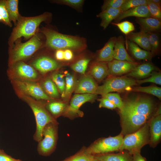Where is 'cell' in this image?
<instances>
[{"label": "cell", "instance_id": "cell-1", "mask_svg": "<svg viewBox=\"0 0 161 161\" xmlns=\"http://www.w3.org/2000/svg\"><path fill=\"white\" fill-rule=\"evenodd\" d=\"M120 111V121L123 136L133 133L148 122L157 109L152 100L148 97H137L123 101Z\"/></svg>", "mask_w": 161, "mask_h": 161}, {"label": "cell", "instance_id": "cell-2", "mask_svg": "<svg viewBox=\"0 0 161 161\" xmlns=\"http://www.w3.org/2000/svg\"><path fill=\"white\" fill-rule=\"evenodd\" d=\"M41 32L45 37V46L50 49L80 51L87 46L86 40L82 38L64 34L46 27Z\"/></svg>", "mask_w": 161, "mask_h": 161}, {"label": "cell", "instance_id": "cell-3", "mask_svg": "<svg viewBox=\"0 0 161 161\" xmlns=\"http://www.w3.org/2000/svg\"><path fill=\"white\" fill-rule=\"evenodd\" d=\"M51 16L49 13L46 12L33 17H26L21 16L13 29L8 41L9 47L21 37L25 39L30 38L38 32V27L43 22L48 20Z\"/></svg>", "mask_w": 161, "mask_h": 161}, {"label": "cell", "instance_id": "cell-4", "mask_svg": "<svg viewBox=\"0 0 161 161\" xmlns=\"http://www.w3.org/2000/svg\"><path fill=\"white\" fill-rule=\"evenodd\" d=\"M20 39L9 47V66L30 57L43 46L41 35L38 32L25 42L22 43Z\"/></svg>", "mask_w": 161, "mask_h": 161}, {"label": "cell", "instance_id": "cell-5", "mask_svg": "<svg viewBox=\"0 0 161 161\" xmlns=\"http://www.w3.org/2000/svg\"><path fill=\"white\" fill-rule=\"evenodd\" d=\"M18 92L20 96L31 108L34 115L36 129L33 138L38 142L43 138V131L45 126L50 123L57 124V122L41 103L19 91Z\"/></svg>", "mask_w": 161, "mask_h": 161}, {"label": "cell", "instance_id": "cell-6", "mask_svg": "<svg viewBox=\"0 0 161 161\" xmlns=\"http://www.w3.org/2000/svg\"><path fill=\"white\" fill-rule=\"evenodd\" d=\"M150 139L148 122L137 131L123 137L119 151L126 150L131 155L135 152H140L144 146L149 144Z\"/></svg>", "mask_w": 161, "mask_h": 161}, {"label": "cell", "instance_id": "cell-7", "mask_svg": "<svg viewBox=\"0 0 161 161\" xmlns=\"http://www.w3.org/2000/svg\"><path fill=\"white\" fill-rule=\"evenodd\" d=\"M137 84L136 80L130 77L113 76L108 78L102 85L98 86L95 94L102 95L111 92H122L128 91Z\"/></svg>", "mask_w": 161, "mask_h": 161}, {"label": "cell", "instance_id": "cell-8", "mask_svg": "<svg viewBox=\"0 0 161 161\" xmlns=\"http://www.w3.org/2000/svg\"><path fill=\"white\" fill-rule=\"evenodd\" d=\"M123 137V134L120 133L115 136L101 139L88 148L86 153L93 155L119 151Z\"/></svg>", "mask_w": 161, "mask_h": 161}, {"label": "cell", "instance_id": "cell-9", "mask_svg": "<svg viewBox=\"0 0 161 161\" xmlns=\"http://www.w3.org/2000/svg\"><path fill=\"white\" fill-rule=\"evenodd\" d=\"M57 124H47L43 131V138L38 142L37 147L38 153L47 155L52 152L55 148L57 138Z\"/></svg>", "mask_w": 161, "mask_h": 161}, {"label": "cell", "instance_id": "cell-10", "mask_svg": "<svg viewBox=\"0 0 161 161\" xmlns=\"http://www.w3.org/2000/svg\"><path fill=\"white\" fill-rule=\"evenodd\" d=\"M13 83L18 91L36 100L52 99L46 94L41 86L33 81L16 79L14 80Z\"/></svg>", "mask_w": 161, "mask_h": 161}, {"label": "cell", "instance_id": "cell-11", "mask_svg": "<svg viewBox=\"0 0 161 161\" xmlns=\"http://www.w3.org/2000/svg\"><path fill=\"white\" fill-rule=\"evenodd\" d=\"M8 73H13L16 79L33 81L37 80L38 74L34 68L22 61L9 66Z\"/></svg>", "mask_w": 161, "mask_h": 161}, {"label": "cell", "instance_id": "cell-12", "mask_svg": "<svg viewBox=\"0 0 161 161\" xmlns=\"http://www.w3.org/2000/svg\"><path fill=\"white\" fill-rule=\"evenodd\" d=\"M97 96L95 94H76L72 98L64 114L70 116H81L82 114L79 110L80 106L86 102L94 101Z\"/></svg>", "mask_w": 161, "mask_h": 161}, {"label": "cell", "instance_id": "cell-13", "mask_svg": "<svg viewBox=\"0 0 161 161\" xmlns=\"http://www.w3.org/2000/svg\"><path fill=\"white\" fill-rule=\"evenodd\" d=\"M161 106L159 105L154 114L148 121L150 139L149 145L155 148L160 143L161 138Z\"/></svg>", "mask_w": 161, "mask_h": 161}, {"label": "cell", "instance_id": "cell-14", "mask_svg": "<svg viewBox=\"0 0 161 161\" xmlns=\"http://www.w3.org/2000/svg\"><path fill=\"white\" fill-rule=\"evenodd\" d=\"M139 65L135 62H131L113 59L107 63L109 75L116 76L127 74Z\"/></svg>", "mask_w": 161, "mask_h": 161}, {"label": "cell", "instance_id": "cell-15", "mask_svg": "<svg viewBox=\"0 0 161 161\" xmlns=\"http://www.w3.org/2000/svg\"><path fill=\"white\" fill-rule=\"evenodd\" d=\"M97 86L91 75H85L77 81L74 92L76 94H95Z\"/></svg>", "mask_w": 161, "mask_h": 161}, {"label": "cell", "instance_id": "cell-16", "mask_svg": "<svg viewBox=\"0 0 161 161\" xmlns=\"http://www.w3.org/2000/svg\"><path fill=\"white\" fill-rule=\"evenodd\" d=\"M32 67L42 73L55 70L59 68V63L49 57L43 56L34 60L31 64Z\"/></svg>", "mask_w": 161, "mask_h": 161}, {"label": "cell", "instance_id": "cell-17", "mask_svg": "<svg viewBox=\"0 0 161 161\" xmlns=\"http://www.w3.org/2000/svg\"><path fill=\"white\" fill-rule=\"evenodd\" d=\"M135 21L140 26V31L147 33L160 32L161 21L151 17L136 18Z\"/></svg>", "mask_w": 161, "mask_h": 161}, {"label": "cell", "instance_id": "cell-18", "mask_svg": "<svg viewBox=\"0 0 161 161\" xmlns=\"http://www.w3.org/2000/svg\"><path fill=\"white\" fill-rule=\"evenodd\" d=\"M131 16L136 18L150 17L147 5H141L121 12L114 21L115 23H118L125 18Z\"/></svg>", "mask_w": 161, "mask_h": 161}, {"label": "cell", "instance_id": "cell-19", "mask_svg": "<svg viewBox=\"0 0 161 161\" xmlns=\"http://www.w3.org/2000/svg\"><path fill=\"white\" fill-rule=\"evenodd\" d=\"M117 38L115 36L110 38L98 51L96 58L97 61L108 63L114 59V48Z\"/></svg>", "mask_w": 161, "mask_h": 161}, {"label": "cell", "instance_id": "cell-20", "mask_svg": "<svg viewBox=\"0 0 161 161\" xmlns=\"http://www.w3.org/2000/svg\"><path fill=\"white\" fill-rule=\"evenodd\" d=\"M125 44V40L123 36L120 35L117 38L114 48V59L135 62V60L127 52Z\"/></svg>", "mask_w": 161, "mask_h": 161}, {"label": "cell", "instance_id": "cell-21", "mask_svg": "<svg viewBox=\"0 0 161 161\" xmlns=\"http://www.w3.org/2000/svg\"><path fill=\"white\" fill-rule=\"evenodd\" d=\"M157 70V68L153 64L145 63L138 65L125 76L138 79L144 78L150 76L153 71Z\"/></svg>", "mask_w": 161, "mask_h": 161}, {"label": "cell", "instance_id": "cell-22", "mask_svg": "<svg viewBox=\"0 0 161 161\" xmlns=\"http://www.w3.org/2000/svg\"><path fill=\"white\" fill-rule=\"evenodd\" d=\"M125 44L127 49L131 55L137 60H150L154 55L151 51L141 49L137 44L126 39Z\"/></svg>", "mask_w": 161, "mask_h": 161}, {"label": "cell", "instance_id": "cell-23", "mask_svg": "<svg viewBox=\"0 0 161 161\" xmlns=\"http://www.w3.org/2000/svg\"><path fill=\"white\" fill-rule=\"evenodd\" d=\"M89 72L94 79L101 82L109 75L107 63L96 61L91 65Z\"/></svg>", "mask_w": 161, "mask_h": 161}, {"label": "cell", "instance_id": "cell-24", "mask_svg": "<svg viewBox=\"0 0 161 161\" xmlns=\"http://www.w3.org/2000/svg\"><path fill=\"white\" fill-rule=\"evenodd\" d=\"M94 157L99 161H132V155L127 151H123L116 154H97Z\"/></svg>", "mask_w": 161, "mask_h": 161}, {"label": "cell", "instance_id": "cell-25", "mask_svg": "<svg viewBox=\"0 0 161 161\" xmlns=\"http://www.w3.org/2000/svg\"><path fill=\"white\" fill-rule=\"evenodd\" d=\"M126 39L134 43L145 50L151 51L147 33L140 31L136 32H131L126 35Z\"/></svg>", "mask_w": 161, "mask_h": 161}, {"label": "cell", "instance_id": "cell-26", "mask_svg": "<svg viewBox=\"0 0 161 161\" xmlns=\"http://www.w3.org/2000/svg\"><path fill=\"white\" fill-rule=\"evenodd\" d=\"M121 12L119 8H108L102 11L97 15V17L100 18L101 20L100 26L105 30Z\"/></svg>", "mask_w": 161, "mask_h": 161}, {"label": "cell", "instance_id": "cell-27", "mask_svg": "<svg viewBox=\"0 0 161 161\" xmlns=\"http://www.w3.org/2000/svg\"><path fill=\"white\" fill-rule=\"evenodd\" d=\"M6 7L10 20L13 21L15 26L21 16L18 9V0H4Z\"/></svg>", "mask_w": 161, "mask_h": 161}, {"label": "cell", "instance_id": "cell-28", "mask_svg": "<svg viewBox=\"0 0 161 161\" xmlns=\"http://www.w3.org/2000/svg\"><path fill=\"white\" fill-rule=\"evenodd\" d=\"M41 87L46 94L51 98L60 97L59 92L51 79L47 78L44 80L42 83Z\"/></svg>", "mask_w": 161, "mask_h": 161}, {"label": "cell", "instance_id": "cell-29", "mask_svg": "<svg viewBox=\"0 0 161 161\" xmlns=\"http://www.w3.org/2000/svg\"><path fill=\"white\" fill-rule=\"evenodd\" d=\"M65 87L64 100L67 101L74 91L77 83L75 75L67 72L65 73Z\"/></svg>", "mask_w": 161, "mask_h": 161}, {"label": "cell", "instance_id": "cell-30", "mask_svg": "<svg viewBox=\"0 0 161 161\" xmlns=\"http://www.w3.org/2000/svg\"><path fill=\"white\" fill-rule=\"evenodd\" d=\"M45 107L54 117H57L65 113L68 106L63 102L53 101L49 103Z\"/></svg>", "mask_w": 161, "mask_h": 161}, {"label": "cell", "instance_id": "cell-31", "mask_svg": "<svg viewBox=\"0 0 161 161\" xmlns=\"http://www.w3.org/2000/svg\"><path fill=\"white\" fill-rule=\"evenodd\" d=\"M128 91L149 94L157 97L159 100L161 99V88L156 86L130 88Z\"/></svg>", "mask_w": 161, "mask_h": 161}, {"label": "cell", "instance_id": "cell-32", "mask_svg": "<svg viewBox=\"0 0 161 161\" xmlns=\"http://www.w3.org/2000/svg\"><path fill=\"white\" fill-rule=\"evenodd\" d=\"M51 79L56 86L61 97L64 98L65 87V75L58 72L55 73L52 75Z\"/></svg>", "mask_w": 161, "mask_h": 161}, {"label": "cell", "instance_id": "cell-33", "mask_svg": "<svg viewBox=\"0 0 161 161\" xmlns=\"http://www.w3.org/2000/svg\"><path fill=\"white\" fill-rule=\"evenodd\" d=\"M151 48V52L154 54L157 53L160 49V37L157 32L147 33Z\"/></svg>", "mask_w": 161, "mask_h": 161}, {"label": "cell", "instance_id": "cell-34", "mask_svg": "<svg viewBox=\"0 0 161 161\" xmlns=\"http://www.w3.org/2000/svg\"><path fill=\"white\" fill-rule=\"evenodd\" d=\"M90 61V58H82L72 64L71 65V68L72 70L77 72L84 74Z\"/></svg>", "mask_w": 161, "mask_h": 161}, {"label": "cell", "instance_id": "cell-35", "mask_svg": "<svg viewBox=\"0 0 161 161\" xmlns=\"http://www.w3.org/2000/svg\"><path fill=\"white\" fill-rule=\"evenodd\" d=\"M150 17L161 20V5L155 4L150 0H147L146 4Z\"/></svg>", "mask_w": 161, "mask_h": 161}, {"label": "cell", "instance_id": "cell-36", "mask_svg": "<svg viewBox=\"0 0 161 161\" xmlns=\"http://www.w3.org/2000/svg\"><path fill=\"white\" fill-rule=\"evenodd\" d=\"M110 100L116 106L121 110L123 106V102L120 95L117 93H109L101 95Z\"/></svg>", "mask_w": 161, "mask_h": 161}, {"label": "cell", "instance_id": "cell-37", "mask_svg": "<svg viewBox=\"0 0 161 161\" xmlns=\"http://www.w3.org/2000/svg\"><path fill=\"white\" fill-rule=\"evenodd\" d=\"M0 22L10 27L12 26L4 0H0Z\"/></svg>", "mask_w": 161, "mask_h": 161}, {"label": "cell", "instance_id": "cell-38", "mask_svg": "<svg viewBox=\"0 0 161 161\" xmlns=\"http://www.w3.org/2000/svg\"><path fill=\"white\" fill-rule=\"evenodd\" d=\"M147 0H126L120 8L121 12L138 6L146 4Z\"/></svg>", "mask_w": 161, "mask_h": 161}, {"label": "cell", "instance_id": "cell-39", "mask_svg": "<svg viewBox=\"0 0 161 161\" xmlns=\"http://www.w3.org/2000/svg\"><path fill=\"white\" fill-rule=\"evenodd\" d=\"M112 24L117 26L121 32L126 35L132 32L135 30L134 26L133 23L129 21H124L116 23H114Z\"/></svg>", "mask_w": 161, "mask_h": 161}, {"label": "cell", "instance_id": "cell-40", "mask_svg": "<svg viewBox=\"0 0 161 161\" xmlns=\"http://www.w3.org/2000/svg\"><path fill=\"white\" fill-rule=\"evenodd\" d=\"M150 76L148 78L136 80L137 83L141 84L145 83H152L159 85H161V74L160 72H152Z\"/></svg>", "mask_w": 161, "mask_h": 161}, {"label": "cell", "instance_id": "cell-41", "mask_svg": "<svg viewBox=\"0 0 161 161\" xmlns=\"http://www.w3.org/2000/svg\"><path fill=\"white\" fill-rule=\"evenodd\" d=\"M55 3L65 5L79 10L81 8L84 2L83 0H59L53 1Z\"/></svg>", "mask_w": 161, "mask_h": 161}, {"label": "cell", "instance_id": "cell-42", "mask_svg": "<svg viewBox=\"0 0 161 161\" xmlns=\"http://www.w3.org/2000/svg\"><path fill=\"white\" fill-rule=\"evenodd\" d=\"M126 0H104L101 7L103 11L107 8L119 9Z\"/></svg>", "mask_w": 161, "mask_h": 161}, {"label": "cell", "instance_id": "cell-43", "mask_svg": "<svg viewBox=\"0 0 161 161\" xmlns=\"http://www.w3.org/2000/svg\"><path fill=\"white\" fill-rule=\"evenodd\" d=\"M94 156L86 153L78 154L65 161H95Z\"/></svg>", "mask_w": 161, "mask_h": 161}, {"label": "cell", "instance_id": "cell-44", "mask_svg": "<svg viewBox=\"0 0 161 161\" xmlns=\"http://www.w3.org/2000/svg\"><path fill=\"white\" fill-rule=\"evenodd\" d=\"M100 102L99 107L106 108L109 109H115L116 108L115 106L107 99L102 97L98 99Z\"/></svg>", "mask_w": 161, "mask_h": 161}, {"label": "cell", "instance_id": "cell-45", "mask_svg": "<svg viewBox=\"0 0 161 161\" xmlns=\"http://www.w3.org/2000/svg\"><path fill=\"white\" fill-rule=\"evenodd\" d=\"M0 161H23L16 159L7 154L4 151L0 149Z\"/></svg>", "mask_w": 161, "mask_h": 161}, {"label": "cell", "instance_id": "cell-46", "mask_svg": "<svg viewBox=\"0 0 161 161\" xmlns=\"http://www.w3.org/2000/svg\"><path fill=\"white\" fill-rule=\"evenodd\" d=\"M64 60L69 61L73 57V53L72 51L70 49H66L64 50Z\"/></svg>", "mask_w": 161, "mask_h": 161}, {"label": "cell", "instance_id": "cell-47", "mask_svg": "<svg viewBox=\"0 0 161 161\" xmlns=\"http://www.w3.org/2000/svg\"><path fill=\"white\" fill-rule=\"evenodd\" d=\"M132 161H146L145 159L140 154V152H136L132 154Z\"/></svg>", "mask_w": 161, "mask_h": 161}, {"label": "cell", "instance_id": "cell-48", "mask_svg": "<svg viewBox=\"0 0 161 161\" xmlns=\"http://www.w3.org/2000/svg\"><path fill=\"white\" fill-rule=\"evenodd\" d=\"M55 56L56 59L58 60H64V50H56Z\"/></svg>", "mask_w": 161, "mask_h": 161}, {"label": "cell", "instance_id": "cell-49", "mask_svg": "<svg viewBox=\"0 0 161 161\" xmlns=\"http://www.w3.org/2000/svg\"><path fill=\"white\" fill-rule=\"evenodd\" d=\"M152 2L157 4L158 5H161V1L160 0H150Z\"/></svg>", "mask_w": 161, "mask_h": 161}, {"label": "cell", "instance_id": "cell-50", "mask_svg": "<svg viewBox=\"0 0 161 161\" xmlns=\"http://www.w3.org/2000/svg\"><path fill=\"white\" fill-rule=\"evenodd\" d=\"M95 161H97V160H95Z\"/></svg>", "mask_w": 161, "mask_h": 161}]
</instances>
